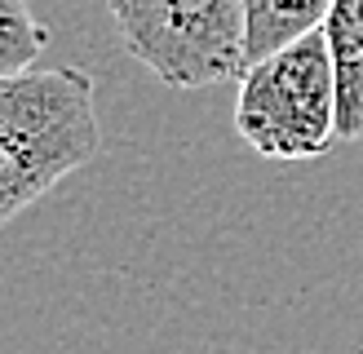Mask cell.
<instances>
[{
  "instance_id": "5b68a950",
  "label": "cell",
  "mask_w": 363,
  "mask_h": 354,
  "mask_svg": "<svg viewBox=\"0 0 363 354\" xmlns=\"http://www.w3.org/2000/svg\"><path fill=\"white\" fill-rule=\"evenodd\" d=\"M333 0H244V49L248 62L323 27Z\"/></svg>"
},
{
  "instance_id": "277c9868",
  "label": "cell",
  "mask_w": 363,
  "mask_h": 354,
  "mask_svg": "<svg viewBox=\"0 0 363 354\" xmlns=\"http://www.w3.org/2000/svg\"><path fill=\"white\" fill-rule=\"evenodd\" d=\"M319 31L337 76V142H363V0H333Z\"/></svg>"
},
{
  "instance_id": "3957f363",
  "label": "cell",
  "mask_w": 363,
  "mask_h": 354,
  "mask_svg": "<svg viewBox=\"0 0 363 354\" xmlns=\"http://www.w3.org/2000/svg\"><path fill=\"white\" fill-rule=\"evenodd\" d=\"M124 53L169 88L244 76V0H106Z\"/></svg>"
},
{
  "instance_id": "8992f818",
  "label": "cell",
  "mask_w": 363,
  "mask_h": 354,
  "mask_svg": "<svg viewBox=\"0 0 363 354\" xmlns=\"http://www.w3.org/2000/svg\"><path fill=\"white\" fill-rule=\"evenodd\" d=\"M49 45V27L31 13L27 0H0V76L31 71Z\"/></svg>"
},
{
  "instance_id": "7a4b0ae2",
  "label": "cell",
  "mask_w": 363,
  "mask_h": 354,
  "mask_svg": "<svg viewBox=\"0 0 363 354\" xmlns=\"http://www.w3.org/2000/svg\"><path fill=\"white\" fill-rule=\"evenodd\" d=\"M235 133L262 159H319L337 142V76L323 31L248 62L235 93Z\"/></svg>"
},
{
  "instance_id": "6da1fadb",
  "label": "cell",
  "mask_w": 363,
  "mask_h": 354,
  "mask_svg": "<svg viewBox=\"0 0 363 354\" xmlns=\"http://www.w3.org/2000/svg\"><path fill=\"white\" fill-rule=\"evenodd\" d=\"M102 151L94 76L80 67L0 76V226Z\"/></svg>"
}]
</instances>
